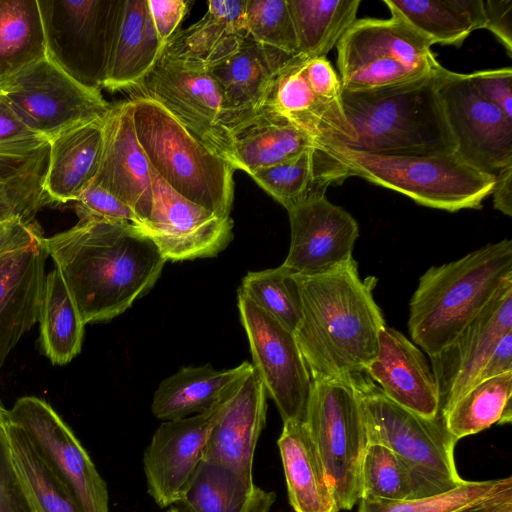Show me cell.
<instances>
[{
  "mask_svg": "<svg viewBox=\"0 0 512 512\" xmlns=\"http://www.w3.org/2000/svg\"><path fill=\"white\" fill-rule=\"evenodd\" d=\"M85 324L108 321L147 294L166 259L134 224L94 216L44 237Z\"/></svg>",
  "mask_w": 512,
  "mask_h": 512,
  "instance_id": "cell-1",
  "label": "cell"
},
{
  "mask_svg": "<svg viewBox=\"0 0 512 512\" xmlns=\"http://www.w3.org/2000/svg\"><path fill=\"white\" fill-rule=\"evenodd\" d=\"M302 318L294 337L312 381L346 380L378 350L384 316L373 297L377 279H361L352 257L328 271L296 274Z\"/></svg>",
  "mask_w": 512,
  "mask_h": 512,
  "instance_id": "cell-2",
  "label": "cell"
},
{
  "mask_svg": "<svg viewBox=\"0 0 512 512\" xmlns=\"http://www.w3.org/2000/svg\"><path fill=\"white\" fill-rule=\"evenodd\" d=\"M512 279V241L488 243L465 256L430 267L409 302L413 343L435 356L463 331Z\"/></svg>",
  "mask_w": 512,
  "mask_h": 512,
  "instance_id": "cell-3",
  "label": "cell"
},
{
  "mask_svg": "<svg viewBox=\"0 0 512 512\" xmlns=\"http://www.w3.org/2000/svg\"><path fill=\"white\" fill-rule=\"evenodd\" d=\"M438 67L422 78L399 85L362 91L342 89L345 114L357 136L347 148L391 156L456 152L437 90Z\"/></svg>",
  "mask_w": 512,
  "mask_h": 512,
  "instance_id": "cell-4",
  "label": "cell"
},
{
  "mask_svg": "<svg viewBox=\"0 0 512 512\" xmlns=\"http://www.w3.org/2000/svg\"><path fill=\"white\" fill-rule=\"evenodd\" d=\"M138 141L154 171L176 193L229 217L235 168L191 134L157 101L139 94L130 99Z\"/></svg>",
  "mask_w": 512,
  "mask_h": 512,
  "instance_id": "cell-5",
  "label": "cell"
},
{
  "mask_svg": "<svg viewBox=\"0 0 512 512\" xmlns=\"http://www.w3.org/2000/svg\"><path fill=\"white\" fill-rule=\"evenodd\" d=\"M330 150L350 176L399 192L420 205L456 212L480 209L491 195L495 175L464 161L456 152L438 156H391L347 147Z\"/></svg>",
  "mask_w": 512,
  "mask_h": 512,
  "instance_id": "cell-6",
  "label": "cell"
},
{
  "mask_svg": "<svg viewBox=\"0 0 512 512\" xmlns=\"http://www.w3.org/2000/svg\"><path fill=\"white\" fill-rule=\"evenodd\" d=\"M432 44L402 19H356L338 41L343 90L362 91L422 78L439 65Z\"/></svg>",
  "mask_w": 512,
  "mask_h": 512,
  "instance_id": "cell-7",
  "label": "cell"
},
{
  "mask_svg": "<svg viewBox=\"0 0 512 512\" xmlns=\"http://www.w3.org/2000/svg\"><path fill=\"white\" fill-rule=\"evenodd\" d=\"M346 380L359 395L368 443L385 445L446 490L464 482L454 460L458 440L442 415L427 418L401 407L385 396L365 370Z\"/></svg>",
  "mask_w": 512,
  "mask_h": 512,
  "instance_id": "cell-8",
  "label": "cell"
},
{
  "mask_svg": "<svg viewBox=\"0 0 512 512\" xmlns=\"http://www.w3.org/2000/svg\"><path fill=\"white\" fill-rule=\"evenodd\" d=\"M260 110L327 149L350 147L357 138L345 114L339 76L326 57L299 54L285 63L272 78Z\"/></svg>",
  "mask_w": 512,
  "mask_h": 512,
  "instance_id": "cell-9",
  "label": "cell"
},
{
  "mask_svg": "<svg viewBox=\"0 0 512 512\" xmlns=\"http://www.w3.org/2000/svg\"><path fill=\"white\" fill-rule=\"evenodd\" d=\"M304 422L340 510L352 509L361 497V464L368 445L357 391L348 380L312 381Z\"/></svg>",
  "mask_w": 512,
  "mask_h": 512,
  "instance_id": "cell-10",
  "label": "cell"
},
{
  "mask_svg": "<svg viewBox=\"0 0 512 512\" xmlns=\"http://www.w3.org/2000/svg\"><path fill=\"white\" fill-rule=\"evenodd\" d=\"M46 55L81 85L106 78L123 0H37Z\"/></svg>",
  "mask_w": 512,
  "mask_h": 512,
  "instance_id": "cell-11",
  "label": "cell"
},
{
  "mask_svg": "<svg viewBox=\"0 0 512 512\" xmlns=\"http://www.w3.org/2000/svg\"><path fill=\"white\" fill-rule=\"evenodd\" d=\"M0 94L30 131L48 140L102 118L111 106L47 56L0 80Z\"/></svg>",
  "mask_w": 512,
  "mask_h": 512,
  "instance_id": "cell-12",
  "label": "cell"
},
{
  "mask_svg": "<svg viewBox=\"0 0 512 512\" xmlns=\"http://www.w3.org/2000/svg\"><path fill=\"white\" fill-rule=\"evenodd\" d=\"M161 104L191 134L231 163L232 134L249 119L230 108L208 72L159 57L136 89ZM232 165V164H231Z\"/></svg>",
  "mask_w": 512,
  "mask_h": 512,
  "instance_id": "cell-13",
  "label": "cell"
},
{
  "mask_svg": "<svg viewBox=\"0 0 512 512\" xmlns=\"http://www.w3.org/2000/svg\"><path fill=\"white\" fill-rule=\"evenodd\" d=\"M40 458L75 499L81 512H109L108 490L72 430L45 400L24 396L5 409Z\"/></svg>",
  "mask_w": 512,
  "mask_h": 512,
  "instance_id": "cell-14",
  "label": "cell"
},
{
  "mask_svg": "<svg viewBox=\"0 0 512 512\" xmlns=\"http://www.w3.org/2000/svg\"><path fill=\"white\" fill-rule=\"evenodd\" d=\"M436 79L456 153L475 168L494 175L512 166V118L485 100L468 74L440 65Z\"/></svg>",
  "mask_w": 512,
  "mask_h": 512,
  "instance_id": "cell-15",
  "label": "cell"
},
{
  "mask_svg": "<svg viewBox=\"0 0 512 512\" xmlns=\"http://www.w3.org/2000/svg\"><path fill=\"white\" fill-rule=\"evenodd\" d=\"M47 256L37 221L18 220L0 237V369L39 320Z\"/></svg>",
  "mask_w": 512,
  "mask_h": 512,
  "instance_id": "cell-16",
  "label": "cell"
},
{
  "mask_svg": "<svg viewBox=\"0 0 512 512\" xmlns=\"http://www.w3.org/2000/svg\"><path fill=\"white\" fill-rule=\"evenodd\" d=\"M253 367L283 422L304 421L312 380L294 334L238 290Z\"/></svg>",
  "mask_w": 512,
  "mask_h": 512,
  "instance_id": "cell-17",
  "label": "cell"
},
{
  "mask_svg": "<svg viewBox=\"0 0 512 512\" xmlns=\"http://www.w3.org/2000/svg\"><path fill=\"white\" fill-rule=\"evenodd\" d=\"M151 166V165H150ZM150 215L135 225L170 261L214 257L233 238V220L219 216L176 193L151 167Z\"/></svg>",
  "mask_w": 512,
  "mask_h": 512,
  "instance_id": "cell-18",
  "label": "cell"
},
{
  "mask_svg": "<svg viewBox=\"0 0 512 512\" xmlns=\"http://www.w3.org/2000/svg\"><path fill=\"white\" fill-rule=\"evenodd\" d=\"M511 331L512 279L501 286L450 345L430 357L441 415L472 388L498 342Z\"/></svg>",
  "mask_w": 512,
  "mask_h": 512,
  "instance_id": "cell-19",
  "label": "cell"
},
{
  "mask_svg": "<svg viewBox=\"0 0 512 512\" xmlns=\"http://www.w3.org/2000/svg\"><path fill=\"white\" fill-rule=\"evenodd\" d=\"M223 401L203 413L163 421L155 430L144 452L143 467L147 491L160 508L181 501L204 458Z\"/></svg>",
  "mask_w": 512,
  "mask_h": 512,
  "instance_id": "cell-20",
  "label": "cell"
},
{
  "mask_svg": "<svg viewBox=\"0 0 512 512\" xmlns=\"http://www.w3.org/2000/svg\"><path fill=\"white\" fill-rule=\"evenodd\" d=\"M287 212L290 247L282 265L299 275H314L353 257L359 227L344 208L325 196Z\"/></svg>",
  "mask_w": 512,
  "mask_h": 512,
  "instance_id": "cell-21",
  "label": "cell"
},
{
  "mask_svg": "<svg viewBox=\"0 0 512 512\" xmlns=\"http://www.w3.org/2000/svg\"><path fill=\"white\" fill-rule=\"evenodd\" d=\"M102 130L100 164L91 184L127 204L143 222L153 202L151 166L136 135L130 99L111 104Z\"/></svg>",
  "mask_w": 512,
  "mask_h": 512,
  "instance_id": "cell-22",
  "label": "cell"
},
{
  "mask_svg": "<svg viewBox=\"0 0 512 512\" xmlns=\"http://www.w3.org/2000/svg\"><path fill=\"white\" fill-rule=\"evenodd\" d=\"M365 371L401 407L427 418L441 415L430 364L420 348L395 328H381L377 354Z\"/></svg>",
  "mask_w": 512,
  "mask_h": 512,
  "instance_id": "cell-23",
  "label": "cell"
},
{
  "mask_svg": "<svg viewBox=\"0 0 512 512\" xmlns=\"http://www.w3.org/2000/svg\"><path fill=\"white\" fill-rule=\"evenodd\" d=\"M267 392L255 371L223 401L210 430L204 458L253 478L257 441L266 421Z\"/></svg>",
  "mask_w": 512,
  "mask_h": 512,
  "instance_id": "cell-24",
  "label": "cell"
},
{
  "mask_svg": "<svg viewBox=\"0 0 512 512\" xmlns=\"http://www.w3.org/2000/svg\"><path fill=\"white\" fill-rule=\"evenodd\" d=\"M246 2L208 1L207 13L178 30L163 46L160 57L186 69L208 72L237 52L249 36Z\"/></svg>",
  "mask_w": 512,
  "mask_h": 512,
  "instance_id": "cell-25",
  "label": "cell"
},
{
  "mask_svg": "<svg viewBox=\"0 0 512 512\" xmlns=\"http://www.w3.org/2000/svg\"><path fill=\"white\" fill-rule=\"evenodd\" d=\"M49 140L30 137L0 143V214L25 223L53 204L45 189Z\"/></svg>",
  "mask_w": 512,
  "mask_h": 512,
  "instance_id": "cell-26",
  "label": "cell"
},
{
  "mask_svg": "<svg viewBox=\"0 0 512 512\" xmlns=\"http://www.w3.org/2000/svg\"><path fill=\"white\" fill-rule=\"evenodd\" d=\"M252 370L248 361L222 370L210 364L182 367L159 384L152 413L162 421L203 413L223 401Z\"/></svg>",
  "mask_w": 512,
  "mask_h": 512,
  "instance_id": "cell-27",
  "label": "cell"
},
{
  "mask_svg": "<svg viewBox=\"0 0 512 512\" xmlns=\"http://www.w3.org/2000/svg\"><path fill=\"white\" fill-rule=\"evenodd\" d=\"M163 44L147 0H123L103 88L136 90L158 61Z\"/></svg>",
  "mask_w": 512,
  "mask_h": 512,
  "instance_id": "cell-28",
  "label": "cell"
},
{
  "mask_svg": "<svg viewBox=\"0 0 512 512\" xmlns=\"http://www.w3.org/2000/svg\"><path fill=\"white\" fill-rule=\"evenodd\" d=\"M102 118L79 124L49 139L45 189L53 203L75 202L92 183L103 148Z\"/></svg>",
  "mask_w": 512,
  "mask_h": 512,
  "instance_id": "cell-29",
  "label": "cell"
},
{
  "mask_svg": "<svg viewBox=\"0 0 512 512\" xmlns=\"http://www.w3.org/2000/svg\"><path fill=\"white\" fill-rule=\"evenodd\" d=\"M286 210L325 197L328 187L350 177L347 167L327 148L314 147L300 155L250 174Z\"/></svg>",
  "mask_w": 512,
  "mask_h": 512,
  "instance_id": "cell-30",
  "label": "cell"
},
{
  "mask_svg": "<svg viewBox=\"0 0 512 512\" xmlns=\"http://www.w3.org/2000/svg\"><path fill=\"white\" fill-rule=\"evenodd\" d=\"M277 445L294 511L339 512L333 488L305 422H283Z\"/></svg>",
  "mask_w": 512,
  "mask_h": 512,
  "instance_id": "cell-31",
  "label": "cell"
},
{
  "mask_svg": "<svg viewBox=\"0 0 512 512\" xmlns=\"http://www.w3.org/2000/svg\"><path fill=\"white\" fill-rule=\"evenodd\" d=\"M293 57L248 36L237 52L208 73L230 108L250 119L259 111L276 72Z\"/></svg>",
  "mask_w": 512,
  "mask_h": 512,
  "instance_id": "cell-32",
  "label": "cell"
},
{
  "mask_svg": "<svg viewBox=\"0 0 512 512\" xmlns=\"http://www.w3.org/2000/svg\"><path fill=\"white\" fill-rule=\"evenodd\" d=\"M275 500L253 478L203 459L179 504L187 512H269Z\"/></svg>",
  "mask_w": 512,
  "mask_h": 512,
  "instance_id": "cell-33",
  "label": "cell"
},
{
  "mask_svg": "<svg viewBox=\"0 0 512 512\" xmlns=\"http://www.w3.org/2000/svg\"><path fill=\"white\" fill-rule=\"evenodd\" d=\"M314 147L321 146L280 117L260 110L232 134L231 164L250 175Z\"/></svg>",
  "mask_w": 512,
  "mask_h": 512,
  "instance_id": "cell-34",
  "label": "cell"
},
{
  "mask_svg": "<svg viewBox=\"0 0 512 512\" xmlns=\"http://www.w3.org/2000/svg\"><path fill=\"white\" fill-rule=\"evenodd\" d=\"M396 16L432 45L460 47L477 29H485L484 0H383Z\"/></svg>",
  "mask_w": 512,
  "mask_h": 512,
  "instance_id": "cell-35",
  "label": "cell"
},
{
  "mask_svg": "<svg viewBox=\"0 0 512 512\" xmlns=\"http://www.w3.org/2000/svg\"><path fill=\"white\" fill-rule=\"evenodd\" d=\"M38 321L42 347L52 363L63 365L79 354L85 323L56 267L45 276Z\"/></svg>",
  "mask_w": 512,
  "mask_h": 512,
  "instance_id": "cell-36",
  "label": "cell"
},
{
  "mask_svg": "<svg viewBox=\"0 0 512 512\" xmlns=\"http://www.w3.org/2000/svg\"><path fill=\"white\" fill-rule=\"evenodd\" d=\"M446 490L431 481L394 451L368 443L361 464V497L407 500L433 496Z\"/></svg>",
  "mask_w": 512,
  "mask_h": 512,
  "instance_id": "cell-37",
  "label": "cell"
},
{
  "mask_svg": "<svg viewBox=\"0 0 512 512\" xmlns=\"http://www.w3.org/2000/svg\"><path fill=\"white\" fill-rule=\"evenodd\" d=\"M299 54L326 57L357 19L360 0H287Z\"/></svg>",
  "mask_w": 512,
  "mask_h": 512,
  "instance_id": "cell-38",
  "label": "cell"
},
{
  "mask_svg": "<svg viewBox=\"0 0 512 512\" xmlns=\"http://www.w3.org/2000/svg\"><path fill=\"white\" fill-rule=\"evenodd\" d=\"M37 0H0V80L46 57Z\"/></svg>",
  "mask_w": 512,
  "mask_h": 512,
  "instance_id": "cell-39",
  "label": "cell"
},
{
  "mask_svg": "<svg viewBox=\"0 0 512 512\" xmlns=\"http://www.w3.org/2000/svg\"><path fill=\"white\" fill-rule=\"evenodd\" d=\"M512 371L482 381L465 392L442 416L457 439L512 420Z\"/></svg>",
  "mask_w": 512,
  "mask_h": 512,
  "instance_id": "cell-40",
  "label": "cell"
},
{
  "mask_svg": "<svg viewBox=\"0 0 512 512\" xmlns=\"http://www.w3.org/2000/svg\"><path fill=\"white\" fill-rule=\"evenodd\" d=\"M256 306L294 333L302 318V301L296 273L280 265L248 272L239 289Z\"/></svg>",
  "mask_w": 512,
  "mask_h": 512,
  "instance_id": "cell-41",
  "label": "cell"
},
{
  "mask_svg": "<svg viewBox=\"0 0 512 512\" xmlns=\"http://www.w3.org/2000/svg\"><path fill=\"white\" fill-rule=\"evenodd\" d=\"M6 428L14 461L40 511L81 512L71 493L47 467L22 430L7 420Z\"/></svg>",
  "mask_w": 512,
  "mask_h": 512,
  "instance_id": "cell-42",
  "label": "cell"
},
{
  "mask_svg": "<svg viewBox=\"0 0 512 512\" xmlns=\"http://www.w3.org/2000/svg\"><path fill=\"white\" fill-rule=\"evenodd\" d=\"M495 483L496 480H464L443 493L407 500L360 498L358 512H471Z\"/></svg>",
  "mask_w": 512,
  "mask_h": 512,
  "instance_id": "cell-43",
  "label": "cell"
},
{
  "mask_svg": "<svg viewBox=\"0 0 512 512\" xmlns=\"http://www.w3.org/2000/svg\"><path fill=\"white\" fill-rule=\"evenodd\" d=\"M246 24L249 36L255 41L290 56L299 55L287 0H247Z\"/></svg>",
  "mask_w": 512,
  "mask_h": 512,
  "instance_id": "cell-44",
  "label": "cell"
},
{
  "mask_svg": "<svg viewBox=\"0 0 512 512\" xmlns=\"http://www.w3.org/2000/svg\"><path fill=\"white\" fill-rule=\"evenodd\" d=\"M0 512H41L14 461L7 434L5 408L1 404Z\"/></svg>",
  "mask_w": 512,
  "mask_h": 512,
  "instance_id": "cell-45",
  "label": "cell"
},
{
  "mask_svg": "<svg viewBox=\"0 0 512 512\" xmlns=\"http://www.w3.org/2000/svg\"><path fill=\"white\" fill-rule=\"evenodd\" d=\"M75 203L78 217L94 216L134 225L142 222L127 204L94 184L85 188Z\"/></svg>",
  "mask_w": 512,
  "mask_h": 512,
  "instance_id": "cell-46",
  "label": "cell"
},
{
  "mask_svg": "<svg viewBox=\"0 0 512 512\" xmlns=\"http://www.w3.org/2000/svg\"><path fill=\"white\" fill-rule=\"evenodd\" d=\"M477 92L512 118V69L510 67L468 74Z\"/></svg>",
  "mask_w": 512,
  "mask_h": 512,
  "instance_id": "cell-47",
  "label": "cell"
},
{
  "mask_svg": "<svg viewBox=\"0 0 512 512\" xmlns=\"http://www.w3.org/2000/svg\"><path fill=\"white\" fill-rule=\"evenodd\" d=\"M147 5L158 39L164 46L178 31L188 11L189 1L147 0Z\"/></svg>",
  "mask_w": 512,
  "mask_h": 512,
  "instance_id": "cell-48",
  "label": "cell"
},
{
  "mask_svg": "<svg viewBox=\"0 0 512 512\" xmlns=\"http://www.w3.org/2000/svg\"><path fill=\"white\" fill-rule=\"evenodd\" d=\"M486 27L512 56V0L484 1Z\"/></svg>",
  "mask_w": 512,
  "mask_h": 512,
  "instance_id": "cell-49",
  "label": "cell"
},
{
  "mask_svg": "<svg viewBox=\"0 0 512 512\" xmlns=\"http://www.w3.org/2000/svg\"><path fill=\"white\" fill-rule=\"evenodd\" d=\"M512 371V331L508 332L496 345L488 360L482 367L473 384ZM472 386V387H473Z\"/></svg>",
  "mask_w": 512,
  "mask_h": 512,
  "instance_id": "cell-50",
  "label": "cell"
},
{
  "mask_svg": "<svg viewBox=\"0 0 512 512\" xmlns=\"http://www.w3.org/2000/svg\"><path fill=\"white\" fill-rule=\"evenodd\" d=\"M471 512H512V478L497 479L491 492Z\"/></svg>",
  "mask_w": 512,
  "mask_h": 512,
  "instance_id": "cell-51",
  "label": "cell"
},
{
  "mask_svg": "<svg viewBox=\"0 0 512 512\" xmlns=\"http://www.w3.org/2000/svg\"><path fill=\"white\" fill-rule=\"evenodd\" d=\"M37 136L18 119L0 94V143Z\"/></svg>",
  "mask_w": 512,
  "mask_h": 512,
  "instance_id": "cell-52",
  "label": "cell"
},
{
  "mask_svg": "<svg viewBox=\"0 0 512 512\" xmlns=\"http://www.w3.org/2000/svg\"><path fill=\"white\" fill-rule=\"evenodd\" d=\"M493 207L507 216H512V166L495 174V184L491 193Z\"/></svg>",
  "mask_w": 512,
  "mask_h": 512,
  "instance_id": "cell-53",
  "label": "cell"
},
{
  "mask_svg": "<svg viewBox=\"0 0 512 512\" xmlns=\"http://www.w3.org/2000/svg\"><path fill=\"white\" fill-rule=\"evenodd\" d=\"M17 219H7L0 214V237L6 233V231L13 225ZM21 221V220H19ZM25 223V222H24Z\"/></svg>",
  "mask_w": 512,
  "mask_h": 512,
  "instance_id": "cell-54",
  "label": "cell"
},
{
  "mask_svg": "<svg viewBox=\"0 0 512 512\" xmlns=\"http://www.w3.org/2000/svg\"><path fill=\"white\" fill-rule=\"evenodd\" d=\"M166 512H187V511L184 510L182 507L181 508H179V507H171Z\"/></svg>",
  "mask_w": 512,
  "mask_h": 512,
  "instance_id": "cell-55",
  "label": "cell"
}]
</instances>
